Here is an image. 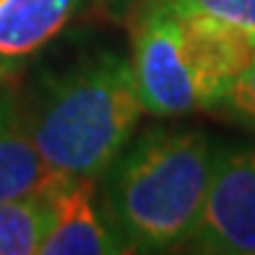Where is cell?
<instances>
[{
  "mask_svg": "<svg viewBox=\"0 0 255 255\" xmlns=\"http://www.w3.org/2000/svg\"><path fill=\"white\" fill-rule=\"evenodd\" d=\"M24 112L42 161L60 180H102L146 115L133 65L115 50L24 81Z\"/></svg>",
  "mask_w": 255,
  "mask_h": 255,
  "instance_id": "cell-1",
  "label": "cell"
},
{
  "mask_svg": "<svg viewBox=\"0 0 255 255\" xmlns=\"http://www.w3.org/2000/svg\"><path fill=\"white\" fill-rule=\"evenodd\" d=\"M214 151L203 130L151 125L102 175L99 203L128 253H169L193 237L206 203Z\"/></svg>",
  "mask_w": 255,
  "mask_h": 255,
  "instance_id": "cell-2",
  "label": "cell"
},
{
  "mask_svg": "<svg viewBox=\"0 0 255 255\" xmlns=\"http://www.w3.org/2000/svg\"><path fill=\"white\" fill-rule=\"evenodd\" d=\"M125 26L143 110L161 120L216 110L255 55L242 34L185 13L172 0H138Z\"/></svg>",
  "mask_w": 255,
  "mask_h": 255,
  "instance_id": "cell-3",
  "label": "cell"
},
{
  "mask_svg": "<svg viewBox=\"0 0 255 255\" xmlns=\"http://www.w3.org/2000/svg\"><path fill=\"white\" fill-rule=\"evenodd\" d=\"M203 255H255V146H219L190 242Z\"/></svg>",
  "mask_w": 255,
  "mask_h": 255,
  "instance_id": "cell-4",
  "label": "cell"
},
{
  "mask_svg": "<svg viewBox=\"0 0 255 255\" xmlns=\"http://www.w3.org/2000/svg\"><path fill=\"white\" fill-rule=\"evenodd\" d=\"M60 182L68 180L52 175L31 141L21 65L0 63V201L44 193Z\"/></svg>",
  "mask_w": 255,
  "mask_h": 255,
  "instance_id": "cell-5",
  "label": "cell"
},
{
  "mask_svg": "<svg viewBox=\"0 0 255 255\" xmlns=\"http://www.w3.org/2000/svg\"><path fill=\"white\" fill-rule=\"evenodd\" d=\"M97 180H68L52 193V224L42 240L44 255H115L128 253L110 227L97 195Z\"/></svg>",
  "mask_w": 255,
  "mask_h": 255,
  "instance_id": "cell-6",
  "label": "cell"
},
{
  "mask_svg": "<svg viewBox=\"0 0 255 255\" xmlns=\"http://www.w3.org/2000/svg\"><path fill=\"white\" fill-rule=\"evenodd\" d=\"M89 5L91 0H0V63H26Z\"/></svg>",
  "mask_w": 255,
  "mask_h": 255,
  "instance_id": "cell-7",
  "label": "cell"
},
{
  "mask_svg": "<svg viewBox=\"0 0 255 255\" xmlns=\"http://www.w3.org/2000/svg\"><path fill=\"white\" fill-rule=\"evenodd\" d=\"M52 190L0 201V255L39 253L52 224Z\"/></svg>",
  "mask_w": 255,
  "mask_h": 255,
  "instance_id": "cell-8",
  "label": "cell"
},
{
  "mask_svg": "<svg viewBox=\"0 0 255 255\" xmlns=\"http://www.w3.org/2000/svg\"><path fill=\"white\" fill-rule=\"evenodd\" d=\"M185 13L214 21L255 44V0H172Z\"/></svg>",
  "mask_w": 255,
  "mask_h": 255,
  "instance_id": "cell-9",
  "label": "cell"
},
{
  "mask_svg": "<svg viewBox=\"0 0 255 255\" xmlns=\"http://www.w3.org/2000/svg\"><path fill=\"white\" fill-rule=\"evenodd\" d=\"M216 110L229 115L235 123L250 128L255 133V55L245 65V71L232 81L229 91L224 94L222 104H219Z\"/></svg>",
  "mask_w": 255,
  "mask_h": 255,
  "instance_id": "cell-10",
  "label": "cell"
},
{
  "mask_svg": "<svg viewBox=\"0 0 255 255\" xmlns=\"http://www.w3.org/2000/svg\"><path fill=\"white\" fill-rule=\"evenodd\" d=\"M135 3L138 0H91V5L97 8V16L112 21V24H128Z\"/></svg>",
  "mask_w": 255,
  "mask_h": 255,
  "instance_id": "cell-11",
  "label": "cell"
}]
</instances>
